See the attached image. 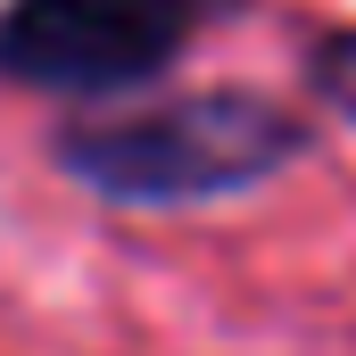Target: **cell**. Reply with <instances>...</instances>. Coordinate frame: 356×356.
Listing matches in <instances>:
<instances>
[{
  "label": "cell",
  "instance_id": "cell-1",
  "mask_svg": "<svg viewBox=\"0 0 356 356\" xmlns=\"http://www.w3.org/2000/svg\"><path fill=\"white\" fill-rule=\"evenodd\" d=\"M58 166L116 199V207H199V199H232L249 182L282 175L307 149V116L282 108L266 91H182V99H133V108H99L83 124H67Z\"/></svg>",
  "mask_w": 356,
  "mask_h": 356
},
{
  "label": "cell",
  "instance_id": "cell-2",
  "mask_svg": "<svg viewBox=\"0 0 356 356\" xmlns=\"http://www.w3.org/2000/svg\"><path fill=\"white\" fill-rule=\"evenodd\" d=\"M241 0H8L0 8V83L50 99H116L175 67Z\"/></svg>",
  "mask_w": 356,
  "mask_h": 356
},
{
  "label": "cell",
  "instance_id": "cell-3",
  "mask_svg": "<svg viewBox=\"0 0 356 356\" xmlns=\"http://www.w3.org/2000/svg\"><path fill=\"white\" fill-rule=\"evenodd\" d=\"M307 67H315V91H323V99L356 124V25H348V33H332V42H315V58H307Z\"/></svg>",
  "mask_w": 356,
  "mask_h": 356
}]
</instances>
